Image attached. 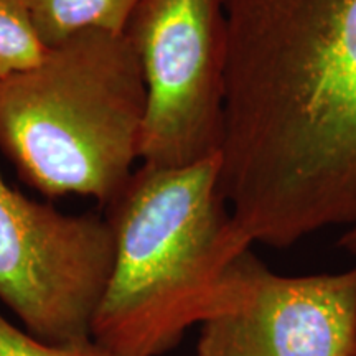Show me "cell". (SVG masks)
Masks as SVG:
<instances>
[{
	"label": "cell",
	"instance_id": "1",
	"mask_svg": "<svg viewBox=\"0 0 356 356\" xmlns=\"http://www.w3.org/2000/svg\"><path fill=\"white\" fill-rule=\"evenodd\" d=\"M220 191L252 244L356 226V0H225Z\"/></svg>",
	"mask_w": 356,
	"mask_h": 356
},
{
	"label": "cell",
	"instance_id": "2",
	"mask_svg": "<svg viewBox=\"0 0 356 356\" xmlns=\"http://www.w3.org/2000/svg\"><path fill=\"white\" fill-rule=\"evenodd\" d=\"M114 266L92 338L122 356H162L228 304L252 248L220 191V154L180 168L142 163L104 208Z\"/></svg>",
	"mask_w": 356,
	"mask_h": 356
},
{
	"label": "cell",
	"instance_id": "3",
	"mask_svg": "<svg viewBox=\"0 0 356 356\" xmlns=\"http://www.w3.org/2000/svg\"><path fill=\"white\" fill-rule=\"evenodd\" d=\"M147 91L126 35L74 33L0 79V150L47 198L106 208L140 159Z\"/></svg>",
	"mask_w": 356,
	"mask_h": 356
},
{
	"label": "cell",
	"instance_id": "4",
	"mask_svg": "<svg viewBox=\"0 0 356 356\" xmlns=\"http://www.w3.org/2000/svg\"><path fill=\"white\" fill-rule=\"evenodd\" d=\"M124 35L147 91L142 163L180 168L220 154L225 0H140Z\"/></svg>",
	"mask_w": 356,
	"mask_h": 356
},
{
	"label": "cell",
	"instance_id": "5",
	"mask_svg": "<svg viewBox=\"0 0 356 356\" xmlns=\"http://www.w3.org/2000/svg\"><path fill=\"white\" fill-rule=\"evenodd\" d=\"M113 266L108 218L56 210L0 173V302L24 330L51 343L91 338Z\"/></svg>",
	"mask_w": 356,
	"mask_h": 356
},
{
	"label": "cell",
	"instance_id": "6",
	"mask_svg": "<svg viewBox=\"0 0 356 356\" xmlns=\"http://www.w3.org/2000/svg\"><path fill=\"white\" fill-rule=\"evenodd\" d=\"M356 346V267L280 275L252 249L228 304L200 325L195 356H350Z\"/></svg>",
	"mask_w": 356,
	"mask_h": 356
},
{
	"label": "cell",
	"instance_id": "7",
	"mask_svg": "<svg viewBox=\"0 0 356 356\" xmlns=\"http://www.w3.org/2000/svg\"><path fill=\"white\" fill-rule=\"evenodd\" d=\"M139 2L140 0H29L35 29L47 48L86 30L124 35Z\"/></svg>",
	"mask_w": 356,
	"mask_h": 356
},
{
	"label": "cell",
	"instance_id": "8",
	"mask_svg": "<svg viewBox=\"0 0 356 356\" xmlns=\"http://www.w3.org/2000/svg\"><path fill=\"white\" fill-rule=\"evenodd\" d=\"M47 50L35 29L29 0H0V79L32 68Z\"/></svg>",
	"mask_w": 356,
	"mask_h": 356
},
{
	"label": "cell",
	"instance_id": "9",
	"mask_svg": "<svg viewBox=\"0 0 356 356\" xmlns=\"http://www.w3.org/2000/svg\"><path fill=\"white\" fill-rule=\"evenodd\" d=\"M0 356H122L115 353L96 338L51 343L30 335L22 327L12 323L0 314Z\"/></svg>",
	"mask_w": 356,
	"mask_h": 356
},
{
	"label": "cell",
	"instance_id": "10",
	"mask_svg": "<svg viewBox=\"0 0 356 356\" xmlns=\"http://www.w3.org/2000/svg\"><path fill=\"white\" fill-rule=\"evenodd\" d=\"M338 246H340L341 251L356 257V226H351L341 234V238L338 239Z\"/></svg>",
	"mask_w": 356,
	"mask_h": 356
},
{
	"label": "cell",
	"instance_id": "11",
	"mask_svg": "<svg viewBox=\"0 0 356 356\" xmlns=\"http://www.w3.org/2000/svg\"><path fill=\"white\" fill-rule=\"evenodd\" d=\"M350 356H356V346H355V350H353V353H351Z\"/></svg>",
	"mask_w": 356,
	"mask_h": 356
}]
</instances>
